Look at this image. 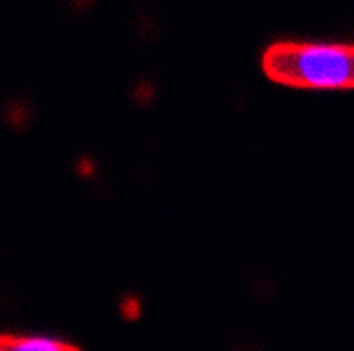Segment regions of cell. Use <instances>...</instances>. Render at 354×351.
Wrapping results in <instances>:
<instances>
[{
  "mask_svg": "<svg viewBox=\"0 0 354 351\" xmlns=\"http://www.w3.org/2000/svg\"><path fill=\"white\" fill-rule=\"evenodd\" d=\"M262 72L286 88L354 90V43L278 40L265 48Z\"/></svg>",
  "mask_w": 354,
  "mask_h": 351,
  "instance_id": "6da1fadb",
  "label": "cell"
},
{
  "mask_svg": "<svg viewBox=\"0 0 354 351\" xmlns=\"http://www.w3.org/2000/svg\"><path fill=\"white\" fill-rule=\"evenodd\" d=\"M0 351H82L74 343L48 336H0Z\"/></svg>",
  "mask_w": 354,
  "mask_h": 351,
  "instance_id": "7a4b0ae2",
  "label": "cell"
}]
</instances>
